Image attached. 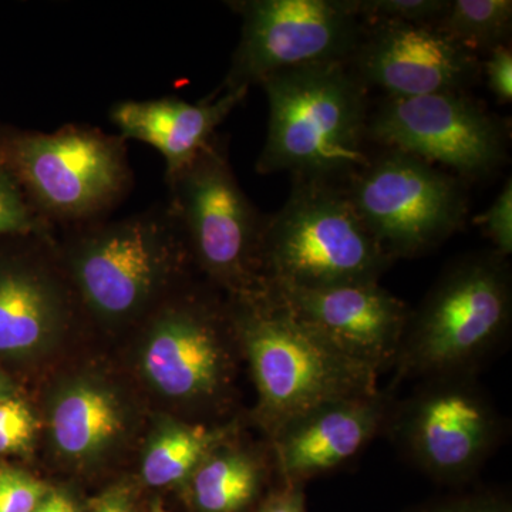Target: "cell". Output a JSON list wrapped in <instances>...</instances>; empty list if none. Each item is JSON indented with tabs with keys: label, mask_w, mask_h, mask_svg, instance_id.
Segmentation results:
<instances>
[{
	"label": "cell",
	"mask_w": 512,
	"mask_h": 512,
	"mask_svg": "<svg viewBox=\"0 0 512 512\" xmlns=\"http://www.w3.org/2000/svg\"><path fill=\"white\" fill-rule=\"evenodd\" d=\"M258 390L256 419L269 440L322 404L379 390V375L336 348L285 299L261 285L228 311Z\"/></svg>",
	"instance_id": "6da1fadb"
},
{
	"label": "cell",
	"mask_w": 512,
	"mask_h": 512,
	"mask_svg": "<svg viewBox=\"0 0 512 512\" xmlns=\"http://www.w3.org/2000/svg\"><path fill=\"white\" fill-rule=\"evenodd\" d=\"M259 86L268 100V134L259 174L288 171L293 180L345 185L365 167L367 89L348 63H319L271 74Z\"/></svg>",
	"instance_id": "7a4b0ae2"
},
{
	"label": "cell",
	"mask_w": 512,
	"mask_h": 512,
	"mask_svg": "<svg viewBox=\"0 0 512 512\" xmlns=\"http://www.w3.org/2000/svg\"><path fill=\"white\" fill-rule=\"evenodd\" d=\"M512 274L493 249L461 256L410 311L390 389L402 380L474 375L507 342Z\"/></svg>",
	"instance_id": "3957f363"
},
{
	"label": "cell",
	"mask_w": 512,
	"mask_h": 512,
	"mask_svg": "<svg viewBox=\"0 0 512 512\" xmlns=\"http://www.w3.org/2000/svg\"><path fill=\"white\" fill-rule=\"evenodd\" d=\"M262 285L322 289L379 282L393 261L350 204L342 185L293 180L284 207L265 217Z\"/></svg>",
	"instance_id": "277c9868"
},
{
	"label": "cell",
	"mask_w": 512,
	"mask_h": 512,
	"mask_svg": "<svg viewBox=\"0 0 512 512\" xmlns=\"http://www.w3.org/2000/svg\"><path fill=\"white\" fill-rule=\"evenodd\" d=\"M123 138L67 124L53 133L0 124V170L46 224L103 220L133 183Z\"/></svg>",
	"instance_id": "5b68a950"
},
{
	"label": "cell",
	"mask_w": 512,
	"mask_h": 512,
	"mask_svg": "<svg viewBox=\"0 0 512 512\" xmlns=\"http://www.w3.org/2000/svg\"><path fill=\"white\" fill-rule=\"evenodd\" d=\"M165 183L170 188L168 207L205 274L229 296L259 288L265 217L239 185L225 141L215 134L190 163L167 175Z\"/></svg>",
	"instance_id": "8992f818"
},
{
	"label": "cell",
	"mask_w": 512,
	"mask_h": 512,
	"mask_svg": "<svg viewBox=\"0 0 512 512\" xmlns=\"http://www.w3.org/2000/svg\"><path fill=\"white\" fill-rule=\"evenodd\" d=\"M350 204L392 261L419 258L463 228L466 183L423 158L380 148L343 185Z\"/></svg>",
	"instance_id": "52a82bcc"
},
{
	"label": "cell",
	"mask_w": 512,
	"mask_h": 512,
	"mask_svg": "<svg viewBox=\"0 0 512 512\" xmlns=\"http://www.w3.org/2000/svg\"><path fill=\"white\" fill-rule=\"evenodd\" d=\"M188 252L183 229L167 205L84 224L67 261L84 303L100 318L123 320L150 305Z\"/></svg>",
	"instance_id": "ba28073f"
},
{
	"label": "cell",
	"mask_w": 512,
	"mask_h": 512,
	"mask_svg": "<svg viewBox=\"0 0 512 512\" xmlns=\"http://www.w3.org/2000/svg\"><path fill=\"white\" fill-rule=\"evenodd\" d=\"M503 417L474 375L431 377L394 400L384 434L409 463L443 483L476 476L504 436Z\"/></svg>",
	"instance_id": "9c48e42d"
},
{
	"label": "cell",
	"mask_w": 512,
	"mask_h": 512,
	"mask_svg": "<svg viewBox=\"0 0 512 512\" xmlns=\"http://www.w3.org/2000/svg\"><path fill=\"white\" fill-rule=\"evenodd\" d=\"M241 39L220 92L259 86L281 70L319 63H349L365 22L352 0H239Z\"/></svg>",
	"instance_id": "30bf717a"
},
{
	"label": "cell",
	"mask_w": 512,
	"mask_h": 512,
	"mask_svg": "<svg viewBox=\"0 0 512 512\" xmlns=\"http://www.w3.org/2000/svg\"><path fill=\"white\" fill-rule=\"evenodd\" d=\"M369 143L443 165L466 181L497 173L508 157V130L467 93L387 97L367 123Z\"/></svg>",
	"instance_id": "8fae6325"
},
{
	"label": "cell",
	"mask_w": 512,
	"mask_h": 512,
	"mask_svg": "<svg viewBox=\"0 0 512 512\" xmlns=\"http://www.w3.org/2000/svg\"><path fill=\"white\" fill-rule=\"evenodd\" d=\"M348 66L366 87L394 99L467 93L480 80L478 56L426 26L365 22Z\"/></svg>",
	"instance_id": "7c38bea8"
},
{
	"label": "cell",
	"mask_w": 512,
	"mask_h": 512,
	"mask_svg": "<svg viewBox=\"0 0 512 512\" xmlns=\"http://www.w3.org/2000/svg\"><path fill=\"white\" fill-rule=\"evenodd\" d=\"M272 289L356 362L379 376L393 369L412 309L379 282L322 289Z\"/></svg>",
	"instance_id": "4fadbf2b"
},
{
	"label": "cell",
	"mask_w": 512,
	"mask_h": 512,
	"mask_svg": "<svg viewBox=\"0 0 512 512\" xmlns=\"http://www.w3.org/2000/svg\"><path fill=\"white\" fill-rule=\"evenodd\" d=\"M144 348V373L165 396L212 403L227 390L232 352L214 309L200 303L165 309Z\"/></svg>",
	"instance_id": "5bb4252c"
},
{
	"label": "cell",
	"mask_w": 512,
	"mask_h": 512,
	"mask_svg": "<svg viewBox=\"0 0 512 512\" xmlns=\"http://www.w3.org/2000/svg\"><path fill=\"white\" fill-rule=\"evenodd\" d=\"M394 390L379 389L316 407L269 440L281 480L306 484L348 463L384 433Z\"/></svg>",
	"instance_id": "9a60e30c"
},
{
	"label": "cell",
	"mask_w": 512,
	"mask_h": 512,
	"mask_svg": "<svg viewBox=\"0 0 512 512\" xmlns=\"http://www.w3.org/2000/svg\"><path fill=\"white\" fill-rule=\"evenodd\" d=\"M247 96V90H217L197 104L175 97L121 101L114 104L110 119L123 140L143 141L156 148L164 157L167 177L190 163L210 143L217 128Z\"/></svg>",
	"instance_id": "2e32d148"
},
{
	"label": "cell",
	"mask_w": 512,
	"mask_h": 512,
	"mask_svg": "<svg viewBox=\"0 0 512 512\" xmlns=\"http://www.w3.org/2000/svg\"><path fill=\"white\" fill-rule=\"evenodd\" d=\"M66 315L63 289L43 266L25 258L0 261V352L47 345Z\"/></svg>",
	"instance_id": "e0dca14e"
},
{
	"label": "cell",
	"mask_w": 512,
	"mask_h": 512,
	"mask_svg": "<svg viewBox=\"0 0 512 512\" xmlns=\"http://www.w3.org/2000/svg\"><path fill=\"white\" fill-rule=\"evenodd\" d=\"M275 458L221 443L190 477L191 503L197 512H245L261 495Z\"/></svg>",
	"instance_id": "ac0fdd59"
},
{
	"label": "cell",
	"mask_w": 512,
	"mask_h": 512,
	"mask_svg": "<svg viewBox=\"0 0 512 512\" xmlns=\"http://www.w3.org/2000/svg\"><path fill=\"white\" fill-rule=\"evenodd\" d=\"M121 429L123 416L116 399L93 384L70 387L53 409V439L66 456H94L109 446Z\"/></svg>",
	"instance_id": "d6986e66"
},
{
	"label": "cell",
	"mask_w": 512,
	"mask_h": 512,
	"mask_svg": "<svg viewBox=\"0 0 512 512\" xmlns=\"http://www.w3.org/2000/svg\"><path fill=\"white\" fill-rule=\"evenodd\" d=\"M228 437L227 429H210L202 424H170L147 450L144 480L151 487H168L190 480L201 461Z\"/></svg>",
	"instance_id": "ffe728a7"
},
{
	"label": "cell",
	"mask_w": 512,
	"mask_h": 512,
	"mask_svg": "<svg viewBox=\"0 0 512 512\" xmlns=\"http://www.w3.org/2000/svg\"><path fill=\"white\" fill-rule=\"evenodd\" d=\"M458 46L474 53L510 46L511 0H450L436 28Z\"/></svg>",
	"instance_id": "44dd1931"
},
{
	"label": "cell",
	"mask_w": 512,
	"mask_h": 512,
	"mask_svg": "<svg viewBox=\"0 0 512 512\" xmlns=\"http://www.w3.org/2000/svg\"><path fill=\"white\" fill-rule=\"evenodd\" d=\"M363 22H394L436 28L450 0H352Z\"/></svg>",
	"instance_id": "7402d4cb"
},
{
	"label": "cell",
	"mask_w": 512,
	"mask_h": 512,
	"mask_svg": "<svg viewBox=\"0 0 512 512\" xmlns=\"http://www.w3.org/2000/svg\"><path fill=\"white\" fill-rule=\"evenodd\" d=\"M50 228L30 207L15 180L0 170V238L49 235Z\"/></svg>",
	"instance_id": "603a6c76"
},
{
	"label": "cell",
	"mask_w": 512,
	"mask_h": 512,
	"mask_svg": "<svg viewBox=\"0 0 512 512\" xmlns=\"http://www.w3.org/2000/svg\"><path fill=\"white\" fill-rule=\"evenodd\" d=\"M49 491L23 471L0 467V512H33Z\"/></svg>",
	"instance_id": "cb8c5ba5"
},
{
	"label": "cell",
	"mask_w": 512,
	"mask_h": 512,
	"mask_svg": "<svg viewBox=\"0 0 512 512\" xmlns=\"http://www.w3.org/2000/svg\"><path fill=\"white\" fill-rule=\"evenodd\" d=\"M476 224L490 239L493 251L503 256L512 252V180L505 181L503 190L493 204L476 218Z\"/></svg>",
	"instance_id": "d4e9b609"
},
{
	"label": "cell",
	"mask_w": 512,
	"mask_h": 512,
	"mask_svg": "<svg viewBox=\"0 0 512 512\" xmlns=\"http://www.w3.org/2000/svg\"><path fill=\"white\" fill-rule=\"evenodd\" d=\"M35 419L19 400H0V454L23 450L33 439Z\"/></svg>",
	"instance_id": "484cf974"
},
{
	"label": "cell",
	"mask_w": 512,
	"mask_h": 512,
	"mask_svg": "<svg viewBox=\"0 0 512 512\" xmlns=\"http://www.w3.org/2000/svg\"><path fill=\"white\" fill-rule=\"evenodd\" d=\"M481 74L487 80L488 89L501 104L512 100V52L510 46H500L485 55Z\"/></svg>",
	"instance_id": "4316f807"
},
{
	"label": "cell",
	"mask_w": 512,
	"mask_h": 512,
	"mask_svg": "<svg viewBox=\"0 0 512 512\" xmlns=\"http://www.w3.org/2000/svg\"><path fill=\"white\" fill-rule=\"evenodd\" d=\"M256 512H306L305 484L279 478Z\"/></svg>",
	"instance_id": "83f0119b"
},
{
	"label": "cell",
	"mask_w": 512,
	"mask_h": 512,
	"mask_svg": "<svg viewBox=\"0 0 512 512\" xmlns=\"http://www.w3.org/2000/svg\"><path fill=\"white\" fill-rule=\"evenodd\" d=\"M424 512H510V508L498 498L481 495V497L466 498V500L443 504Z\"/></svg>",
	"instance_id": "f1b7e54d"
},
{
	"label": "cell",
	"mask_w": 512,
	"mask_h": 512,
	"mask_svg": "<svg viewBox=\"0 0 512 512\" xmlns=\"http://www.w3.org/2000/svg\"><path fill=\"white\" fill-rule=\"evenodd\" d=\"M92 512H133L130 494L124 488H114L96 501Z\"/></svg>",
	"instance_id": "f546056e"
},
{
	"label": "cell",
	"mask_w": 512,
	"mask_h": 512,
	"mask_svg": "<svg viewBox=\"0 0 512 512\" xmlns=\"http://www.w3.org/2000/svg\"><path fill=\"white\" fill-rule=\"evenodd\" d=\"M33 512H79V507L69 494L49 491Z\"/></svg>",
	"instance_id": "4dcf8cb0"
},
{
	"label": "cell",
	"mask_w": 512,
	"mask_h": 512,
	"mask_svg": "<svg viewBox=\"0 0 512 512\" xmlns=\"http://www.w3.org/2000/svg\"><path fill=\"white\" fill-rule=\"evenodd\" d=\"M153 512H165L163 508L157 507Z\"/></svg>",
	"instance_id": "1f68e13d"
}]
</instances>
